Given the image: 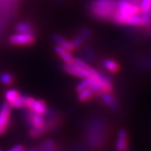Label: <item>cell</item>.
Returning a JSON list of instances; mask_svg holds the SVG:
<instances>
[{
  "label": "cell",
  "mask_w": 151,
  "mask_h": 151,
  "mask_svg": "<svg viewBox=\"0 0 151 151\" xmlns=\"http://www.w3.org/2000/svg\"><path fill=\"white\" fill-rule=\"evenodd\" d=\"M117 4L118 0H92L88 9L91 15L97 20L112 22Z\"/></svg>",
  "instance_id": "obj_1"
},
{
  "label": "cell",
  "mask_w": 151,
  "mask_h": 151,
  "mask_svg": "<svg viewBox=\"0 0 151 151\" xmlns=\"http://www.w3.org/2000/svg\"><path fill=\"white\" fill-rule=\"evenodd\" d=\"M63 69L67 74L70 76H73L76 77L81 78V79H85L88 77H92L96 76L98 73V70L94 69L90 65L86 64L83 67H80L75 64H64L63 65Z\"/></svg>",
  "instance_id": "obj_2"
},
{
  "label": "cell",
  "mask_w": 151,
  "mask_h": 151,
  "mask_svg": "<svg viewBox=\"0 0 151 151\" xmlns=\"http://www.w3.org/2000/svg\"><path fill=\"white\" fill-rule=\"evenodd\" d=\"M24 119L26 120V123L29 124V128L44 130L45 132H47L50 128L48 122L45 119V116L44 115L33 113L28 110L24 114Z\"/></svg>",
  "instance_id": "obj_3"
},
{
  "label": "cell",
  "mask_w": 151,
  "mask_h": 151,
  "mask_svg": "<svg viewBox=\"0 0 151 151\" xmlns=\"http://www.w3.org/2000/svg\"><path fill=\"white\" fill-rule=\"evenodd\" d=\"M25 108L30 112L38 113L40 115L46 116L47 114H49V109L46 103L42 99H38L31 96L26 95Z\"/></svg>",
  "instance_id": "obj_4"
},
{
  "label": "cell",
  "mask_w": 151,
  "mask_h": 151,
  "mask_svg": "<svg viewBox=\"0 0 151 151\" xmlns=\"http://www.w3.org/2000/svg\"><path fill=\"white\" fill-rule=\"evenodd\" d=\"M9 41L11 45L15 46H29L35 42V35L17 32L11 35L9 38Z\"/></svg>",
  "instance_id": "obj_5"
},
{
  "label": "cell",
  "mask_w": 151,
  "mask_h": 151,
  "mask_svg": "<svg viewBox=\"0 0 151 151\" xmlns=\"http://www.w3.org/2000/svg\"><path fill=\"white\" fill-rule=\"evenodd\" d=\"M12 108L9 103H4L0 106V136L3 135L7 130L11 119Z\"/></svg>",
  "instance_id": "obj_6"
},
{
  "label": "cell",
  "mask_w": 151,
  "mask_h": 151,
  "mask_svg": "<svg viewBox=\"0 0 151 151\" xmlns=\"http://www.w3.org/2000/svg\"><path fill=\"white\" fill-rule=\"evenodd\" d=\"M55 52L56 55L61 59V60L64 62V64H72L74 62L75 57L72 55L71 52L65 50V49L60 47L59 45H55L54 47Z\"/></svg>",
  "instance_id": "obj_7"
},
{
  "label": "cell",
  "mask_w": 151,
  "mask_h": 151,
  "mask_svg": "<svg viewBox=\"0 0 151 151\" xmlns=\"http://www.w3.org/2000/svg\"><path fill=\"white\" fill-rule=\"evenodd\" d=\"M52 40H53V41L55 43L56 45H59L60 47L65 49V50H69L70 52H73V51L76 50V49L75 48V46L73 45V44L71 43L70 40H66L65 38L60 35H56V34L53 35Z\"/></svg>",
  "instance_id": "obj_8"
},
{
  "label": "cell",
  "mask_w": 151,
  "mask_h": 151,
  "mask_svg": "<svg viewBox=\"0 0 151 151\" xmlns=\"http://www.w3.org/2000/svg\"><path fill=\"white\" fill-rule=\"evenodd\" d=\"M98 97L101 98L102 102L104 104H106L110 108L117 109L119 108V103L117 102V100L113 97L112 93H103V94H100Z\"/></svg>",
  "instance_id": "obj_9"
},
{
  "label": "cell",
  "mask_w": 151,
  "mask_h": 151,
  "mask_svg": "<svg viewBox=\"0 0 151 151\" xmlns=\"http://www.w3.org/2000/svg\"><path fill=\"white\" fill-rule=\"evenodd\" d=\"M95 97H97V94L90 87H86L81 92H77V98L81 103H86Z\"/></svg>",
  "instance_id": "obj_10"
},
{
  "label": "cell",
  "mask_w": 151,
  "mask_h": 151,
  "mask_svg": "<svg viewBox=\"0 0 151 151\" xmlns=\"http://www.w3.org/2000/svg\"><path fill=\"white\" fill-rule=\"evenodd\" d=\"M104 69L110 73H117L120 70V65L113 59H104L103 60Z\"/></svg>",
  "instance_id": "obj_11"
},
{
  "label": "cell",
  "mask_w": 151,
  "mask_h": 151,
  "mask_svg": "<svg viewBox=\"0 0 151 151\" xmlns=\"http://www.w3.org/2000/svg\"><path fill=\"white\" fill-rule=\"evenodd\" d=\"M116 147H117V150L119 151H125L128 148L127 134L124 130L122 129L119 132Z\"/></svg>",
  "instance_id": "obj_12"
},
{
  "label": "cell",
  "mask_w": 151,
  "mask_h": 151,
  "mask_svg": "<svg viewBox=\"0 0 151 151\" xmlns=\"http://www.w3.org/2000/svg\"><path fill=\"white\" fill-rule=\"evenodd\" d=\"M15 30L18 33H24V34H31L35 35V29L30 23L28 22H19L15 26Z\"/></svg>",
  "instance_id": "obj_13"
},
{
  "label": "cell",
  "mask_w": 151,
  "mask_h": 151,
  "mask_svg": "<svg viewBox=\"0 0 151 151\" xmlns=\"http://www.w3.org/2000/svg\"><path fill=\"white\" fill-rule=\"evenodd\" d=\"M21 92H19V90L14 89V88H11L7 90L4 93V98H5L6 103L11 104L13 102H14L17 98L21 96Z\"/></svg>",
  "instance_id": "obj_14"
},
{
  "label": "cell",
  "mask_w": 151,
  "mask_h": 151,
  "mask_svg": "<svg viewBox=\"0 0 151 151\" xmlns=\"http://www.w3.org/2000/svg\"><path fill=\"white\" fill-rule=\"evenodd\" d=\"M14 81V76L9 72H4L0 75V82L3 85H5V86L11 85Z\"/></svg>",
  "instance_id": "obj_15"
},
{
  "label": "cell",
  "mask_w": 151,
  "mask_h": 151,
  "mask_svg": "<svg viewBox=\"0 0 151 151\" xmlns=\"http://www.w3.org/2000/svg\"><path fill=\"white\" fill-rule=\"evenodd\" d=\"M86 39L81 34H79V35H76L75 37L73 38V39H71L70 40V41H71V43L73 44V45L75 46V48L77 50V49H79L80 47H81L85 42H86Z\"/></svg>",
  "instance_id": "obj_16"
},
{
  "label": "cell",
  "mask_w": 151,
  "mask_h": 151,
  "mask_svg": "<svg viewBox=\"0 0 151 151\" xmlns=\"http://www.w3.org/2000/svg\"><path fill=\"white\" fill-rule=\"evenodd\" d=\"M25 98H26V95L21 94L20 97L17 98L14 102H13L9 105H10L11 108H18V109L25 108Z\"/></svg>",
  "instance_id": "obj_17"
},
{
  "label": "cell",
  "mask_w": 151,
  "mask_h": 151,
  "mask_svg": "<svg viewBox=\"0 0 151 151\" xmlns=\"http://www.w3.org/2000/svg\"><path fill=\"white\" fill-rule=\"evenodd\" d=\"M42 149L44 151H54L55 150V143L51 139H47L43 143Z\"/></svg>",
  "instance_id": "obj_18"
},
{
  "label": "cell",
  "mask_w": 151,
  "mask_h": 151,
  "mask_svg": "<svg viewBox=\"0 0 151 151\" xmlns=\"http://www.w3.org/2000/svg\"><path fill=\"white\" fill-rule=\"evenodd\" d=\"M45 133V132L44 130L38 129H33V128H29V136H30L31 138H35V139L42 136Z\"/></svg>",
  "instance_id": "obj_19"
},
{
  "label": "cell",
  "mask_w": 151,
  "mask_h": 151,
  "mask_svg": "<svg viewBox=\"0 0 151 151\" xmlns=\"http://www.w3.org/2000/svg\"><path fill=\"white\" fill-rule=\"evenodd\" d=\"M80 34L81 35H82L84 37L86 38V39H87V38H90L91 36H92V31L88 29V28H86V27H83L81 28V31H80Z\"/></svg>",
  "instance_id": "obj_20"
},
{
  "label": "cell",
  "mask_w": 151,
  "mask_h": 151,
  "mask_svg": "<svg viewBox=\"0 0 151 151\" xmlns=\"http://www.w3.org/2000/svg\"><path fill=\"white\" fill-rule=\"evenodd\" d=\"M0 151H2V150H1V149H0Z\"/></svg>",
  "instance_id": "obj_21"
}]
</instances>
